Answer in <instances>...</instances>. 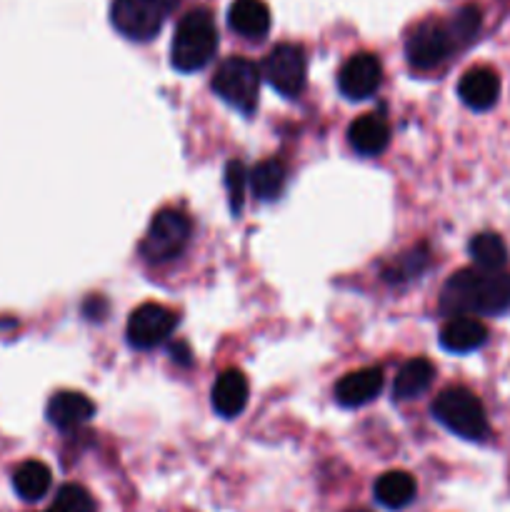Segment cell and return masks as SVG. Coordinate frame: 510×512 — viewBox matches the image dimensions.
Instances as JSON below:
<instances>
[{
	"label": "cell",
	"mask_w": 510,
	"mask_h": 512,
	"mask_svg": "<svg viewBox=\"0 0 510 512\" xmlns=\"http://www.w3.org/2000/svg\"><path fill=\"white\" fill-rule=\"evenodd\" d=\"M440 310L448 318L458 315H500L510 310V275L498 270L468 268L450 275L440 293Z\"/></svg>",
	"instance_id": "6da1fadb"
},
{
	"label": "cell",
	"mask_w": 510,
	"mask_h": 512,
	"mask_svg": "<svg viewBox=\"0 0 510 512\" xmlns=\"http://www.w3.org/2000/svg\"><path fill=\"white\" fill-rule=\"evenodd\" d=\"M215 50H218V30L213 15L203 8L185 13L170 45V60L175 68L183 73H195L215 58Z\"/></svg>",
	"instance_id": "7a4b0ae2"
},
{
	"label": "cell",
	"mask_w": 510,
	"mask_h": 512,
	"mask_svg": "<svg viewBox=\"0 0 510 512\" xmlns=\"http://www.w3.org/2000/svg\"><path fill=\"white\" fill-rule=\"evenodd\" d=\"M433 415L440 425L450 433L460 435L465 440H483L488 435V418H485L483 403L470 393L468 388H445L435 398Z\"/></svg>",
	"instance_id": "3957f363"
},
{
	"label": "cell",
	"mask_w": 510,
	"mask_h": 512,
	"mask_svg": "<svg viewBox=\"0 0 510 512\" xmlns=\"http://www.w3.org/2000/svg\"><path fill=\"white\" fill-rule=\"evenodd\" d=\"M190 240V220L188 215L175 208H163L153 215L145 238L140 240V255L148 263H168L175 260Z\"/></svg>",
	"instance_id": "277c9868"
},
{
	"label": "cell",
	"mask_w": 510,
	"mask_h": 512,
	"mask_svg": "<svg viewBox=\"0 0 510 512\" xmlns=\"http://www.w3.org/2000/svg\"><path fill=\"white\" fill-rule=\"evenodd\" d=\"M173 5L175 0H113L110 23L128 40L145 43L160 33Z\"/></svg>",
	"instance_id": "5b68a950"
},
{
	"label": "cell",
	"mask_w": 510,
	"mask_h": 512,
	"mask_svg": "<svg viewBox=\"0 0 510 512\" xmlns=\"http://www.w3.org/2000/svg\"><path fill=\"white\" fill-rule=\"evenodd\" d=\"M260 70L248 58H228L215 70L213 90L240 113H253L258 105Z\"/></svg>",
	"instance_id": "8992f818"
},
{
	"label": "cell",
	"mask_w": 510,
	"mask_h": 512,
	"mask_svg": "<svg viewBox=\"0 0 510 512\" xmlns=\"http://www.w3.org/2000/svg\"><path fill=\"white\" fill-rule=\"evenodd\" d=\"M458 48L453 30L443 20H425L415 25L405 40V58L415 70H433Z\"/></svg>",
	"instance_id": "52a82bcc"
},
{
	"label": "cell",
	"mask_w": 510,
	"mask_h": 512,
	"mask_svg": "<svg viewBox=\"0 0 510 512\" xmlns=\"http://www.w3.org/2000/svg\"><path fill=\"white\" fill-rule=\"evenodd\" d=\"M263 78L270 88L278 90L285 98H298L305 88V75H308V60L300 45L283 43L270 50L263 60Z\"/></svg>",
	"instance_id": "ba28073f"
},
{
	"label": "cell",
	"mask_w": 510,
	"mask_h": 512,
	"mask_svg": "<svg viewBox=\"0 0 510 512\" xmlns=\"http://www.w3.org/2000/svg\"><path fill=\"white\" fill-rule=\"evenodd\" d=\"M175 325H178V318H175L173 310L158 303H143L130 313L125 335H128V343L133 348L150 350L163 343L173 333Z\"/></svg>",
	"instance_id": "9c48e42d"
},
{
	"label": "cell",
	"mask_w": 510,
	"mask_h": 512,
	"mask_svg": "<svg viewBox=\"0 0 510 512\" xmlns=\"http://www.w3.org/2000/svg\"><path fill=\"white\" fill-rule=\"evenodd\" d=\"M383 83V65L373 53H355L340 68V93L348 100H368L378 93Z\"/></svg>",
	"instance_id": "30bf717a"
},
{
	"label": "cell",
	"mask_w": 510,
	"mask_h": 512,
	"mask_svg": "<svg viewBox=\"0 0 510 512\" xmlns=\"http://www.w3.org/2000/svg\"><path fill=\"white\" fill-rule=\"evenodd\" d=\"M95 413V405L90 403L88 395L75 393V390H60L48 400L45 418L58 430H73L78 425L88 423Z\"/></svg>",
	"instance_id": "8fae6325"
},
{
	"label": "cell",
	"mask_w": 510,
	"mask_h": 512,
	"mask_svg": "<svg viewBox=\"0 0 510 512\" xmlns=\"http://www.w3.org/2000/svg\"><path fill=\"white\" fill-rule=\"evenodd\" d=\"M380 390H383V370L363 368L338 380V385H335V400L343 408H360V405H368L370 400L378 398Z\"/></svg>",
	"instance_id": "7c38bea8"
},
{
	"label": "cell",
	"mask_w": 510,
	"mask_h": 512,
	"mask_svg": "<svg viewBox=\"0 0 510 512\" xmlns=\"http://www.w3.org/2000/svg\"><path fill=\"white\" fill-rule=\"evenodd\" d=\"M458 95L468 108L473 110H488L498 103L500 95V78L495 70L490 68H470L463 73L458 83Z\"/></svg>",
	"instance_id": "4fadbf2b"
},
{
	"label": "cell",
	"mask_w": 510,
	"mask_h": 512,
	"mask_svg": "<svg viewBox=\"0 0 510 512\" xmlns=\"http://www.w3.org/2000/svg\"><path fill=\"white\" fill-rule=\"evenodd\" d=\"M348 143L355 153L360 155H380L390 143V125L383 115H360L350 123L348 128Z\"/></svg>",
	"instance_id": "5bb4252c"
},
{
	"label": "cell",
	"mask_w": 510,
	"mask_h": 512,
	"mask_svg": "<svg viewBox=\"0 0 510 512\" xmlns=\"http://www.w3.org/2000/svg\"><path fill=\"white\" fill-rule=\"evenodd\" d=\"M488 340V328L483 320L473 315H458L450 318L440 330V345L450 353H473Z\"/></svg>",
	"instance_id": "9a60e30c"
},
{
	"label": "cell",
	"mask_w": 510,
	"mask_h": 512,
	"mask_svg": "<svg viewBox=\"0 0 510 512\" xmlns=\"http://www.w3.org/2000/svg\"><path fill=\"white\" fill-rule=\"evenodd\" d=\"M228 25L233 33L248 40H260L270 30V8L265 0H233L228 10Z\"/></svg>",
	"instance_id": "2e32d148"
},
{
	"label": "cell",
	"mask_w": 510,
	"mask_h": 512,
	"mask_svg": "<svg viewBox=\"0 0 510 512\" xmlns=\"http://www.w3.org/2000/svg\"><path fill=\"white\" fill-rule=\"evenodd\" d=\"M248 380L240 370H223L213 385V408L223 418H235L248 403Z\"/></svg>",
	"instance_id": "e0dca14e"
},
{
	"label": "cell",
	"mask_w": 510,
	"mask_h": 512,
	"mask_svg": "<svg viewBox=\"0 0 510 512\" xmlns=\"http://www.w3.org/2000/svg\"><path fill=\"white\" fill-rule=\"evenodd\" d=\"M435 368L430 360L425 358H413L398 370L393 383V398L395 400H413L420 398L425 390L433 385Z\"/></svg>",
	"instance_id": "ac0fdd59"
},
{
	"label": "cell",
	"mask_w": 510,
	"mask_h": 512,
	"mask_svg": "<svg viewBox=\"0 0 510 512\" xmlns=\"http://www.w3.org/2000/svg\"><path fill=\"white\" fill-rule=\"evenodd\" d=\"M415 493H418V488H415L413 475L405 473V470H390V473L380 475L378 483H375V500L388 510H400L410 505Z\"/></svg>",
	"instance_id": "d6986e66"
},
{
	"label": "cell",
	"mask_w": 510,
	"mask_h": 512,
	"mask_svg": "<svg viewBox=\"0 0 510 512\" xmlns=\"http://www.w3.org/2000/svg\"><path fill=\"white\" fill-rule=\"evenodd\" d=\"M248 180L255 198L263 200V203H270V200H278L283 195L285 183H288V168L278 158L263 160V163H258L250 170Z\"/></svg>",
	"instance_id": "ffe728a7"
},
{
	"label": "cell",
	"mask_w": 510,
	"mask_h": 512,
	"mask_svg": "<svg viewBox=\"0 0 510 512\" xmlns=\"http://www.w3.org/2000/svg\"><path fill=\"white\" fill-rule=\"evenodd\" d=\"M50 483H53L50 468L45 463H40V460H25L13 473L15 493L23 500H28V503L45 498V493L50 490Z\"/></svg>",
	"instance_id": "44dd1931"
},
{
	"label": "cell",
	"mask_w": 510,
	"mask_h": 512,
	"mask_svg": "<svg viewBox=\"0 0 510 512\" xmlns=\"http://www.w3.org/2000/svg\"><path fill=\"white\" fill-rule=\"evenodd\" d=\"M470 258H473L475 268L488 270V273H498L508 263V248L495 233H480L470 240L468 245Z\"/></svg>",
	"instance_id": "7402d4cb"
},
{
	"label": "cell",
	"mask_w": 510,
	"mask_h": 512,
	"mask_svg": "<svg viewBox=\"0 0 510 512\" xmlns=\"http://www.w3.org/2000/svg\"><path fill=\"white\" fill-rule=\"evenodd\" d=\"M430 265V253L425 245H415V248L405 250L398 258L390 260L388 268L383 270V278L388 283H405V280H413L423 273Z\"/></svg>",
	"instance_id": "603a6c76"
},
{
	"label": "cell",
	"mask_w": 510,
	"mask_h": 512,
	"mask_svg": "<svg viewBox=\"0 0 510 512\" xmlns=\"http://www.w3.org/2000/svg\"><path fill=\"white\" fill-rule=\"evenodd\" d=\"M45 512H95V500L83 485H63L55 495L53 505Z\"/></svg>",
	"instance_id": "cb8c5ba5"
},
{
	"label": "cell",
	"mask_w": 510,
	"mask_h": 512,
	"mask_svg": "<svg viewBox=\"0 0 510 512\" xmlns=\"http://www.w3.org/2000/svg\"><path fill=\"white\" fill-rule=\"evenodd\" d=\"M245 185H248V170L240 160H230L225 168V188H228L230 213L240 215L245 205Z\"/></svg>",
	"instance_id": "d4e9b609"
},
{
	"label": "cell",
	"mask_w": 510,
	"mask_h": 512,
	"mask_svg": "<svg viewBox=\"0 0 510 512\" xmlns=\"http://www.w3.org/2000/svg\"><path fill=\"white\" fill-rule=\"evenodd\" d=\"M448 25L450 30H453L458 45L470 43L480 30V10L475 8V5H465V8H460L458 13L453 15V20H450Z\"/></svg>",
	"instance_id": "484cf974"
},
{
	"label": "cell",
	"mask_w": 510,
	"mask_h": 512,
	"mask_svg": "<svg viewBox=\"0 0 510 512\" xmlns=\"http://www.w3.org/2000/svg\"><path fill=\"white\" fill-rule=\"evenodd\" d=\"M83 313L88 315V320H103L105 315H108V303H105L100 295H93V298H88V303L83 305Z\"/></svg>",
	"instance_id": "4316f807"
},
{
	"label": "cell",
	"mask_w": 510,
	"mask_h": 512,
	"mask_svg": "<svg viewBox=\"0 0 510 512\" xmlns=\"http://www.w3.org/2000/svg\"><path fill=\"white\" fill-rule=\"evenodd\" d=\"M350 512H368V510H350Z\"/></svg>",
	"instance_id": "83f0119b"
}]
</instances>
